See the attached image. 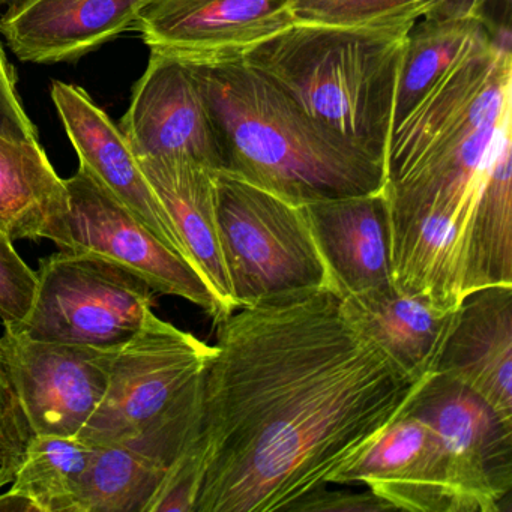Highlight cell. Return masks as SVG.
<instances>
[{
  "label": "cell",
  "mask_w": 512,
  "mask_h": 512,
  "mask_svg": "<svg viewBox=\"0 0 512 512\" xmlns=\"http://www.w3.org/2000/svg\"><path fill=\"white\" fill-rule=\"evenodd\" d=\"M511 131L491 161L479 199L467 293L488 286H512Z\"/></svg>",
  "instance_id": "7402d4cb"
},
{
  "label": "cell",
  "mask_w": 512,
  "mask_h": 512,
  "mask_svg": "<svg viewBox=\"0 0 512 512\" xmlns=\"http://www.w3.org/2000/svg\"><path fill=\"white\" fill-rule=\"evenodd\" d=\"M145 4L146 0H16L0 19V32L20 61H76L133 31Z\"/></svg>",
  "instance_id": "5bb4252c"
},
{
  "label": "cell",
  "mask_w": 512,
  "mask_h": 512,
  "mask_svg": "<svg viewBox=\"0 0 512 512\" xmlns=\"http://www.w3.org/2000/svg\"><path fill=\"white\" fill-rule=\"evenodd\" d=\"M212 353L214 346L149 311L139 334L116 350L106 394L77 437L89 443L136 439L202 376Z\"/></svg>",
  "instance_id": "ba28073f"
},
{
  "label": "cell",
  "mask_w": 512,
  "mask_h": 512,
  "mask_svg": "<svg viewBox=\"0 0 512 512\" xmlns=\"http://www.w3.org/2000/svg\"><path fill=\"white\" fill-rule=\"evenodd\" d=\"M67 203L49 218L38 239L61 250L97 254L142 277L155 293L187 299L215 323L229 314L202 275L154 235L88 170L64 179Z\"/></svg>",
  "instance_id": "52a82bcc"
},
{
  "label": "cell",
  "mask_w": 512,
  "mask_h": 512,
  "mask_svg": "<svg viewBox=\"0 0 512 512\" xmlns=\"http://www.w3.org/2000/svg\"><path fill=\"white\" fill-rule=\"evenodd\" d=\"M190 65L217 131L223 172L299 206L385 190L383 166L317 124L250 65Z\"/></svg>",
  "instance_id": "7a4b0ae2"
},
{
  "label": "cell",
  "mask_w": 512,
  "mask_h": 512,
  "mask_svg": "<svg viewBox=\"0 0 512 512\" xmlns=\"http://www.w3.org/2000/svg\"><path fill=\"white\" fill-rule=\"evenodd\" d=\"M407 410L433 428L452 512H499L512 488V422L434 373Z\"/></svg>",
  "instance_id": "9c48e42d"
},
{
  "label": "cell",
  "mask_w": 512,
  "mask_h": 512,
  "mask_svg": "<svg viewBox=\"0 0 512 512\" xmlns=\"http://www.w3.org/2000/svg\"><path fill=\"white\" fill-rule=\"evenodd\" d=\"M328 485L311 491L295 503L289 512H379L391 511V505L380 499L373 491L328 490Z\"/></svg>",
  "instance_id": "83f0119b"
},
{
  "label": "cell",
  "mask_w": 512,
  "mask_h": 512,
  "mask_svg": "<svg viewBox=\"0 0 512 512\" xmlns=\"http://www.w3.org/2000/svg\"><path fill=\"white\" fill-rule=\"evenodd\" d=\"M0 52H4V50H2V46H0Z\"/></svg>",
  "instance_id": "d6a6232c"
},
{
  "label": "cell",
  "mask_w": 512,
  "mask_h": 512,
  "mask_svg": "<svg viewBox=\"0 0 512 512\" xmlns=\"http://www.w3.org/2000/svg\"><path fill=\"white\" fill-rule=\"evenodd\" d=\"M139 164L188 262L211 287L226 313H233L238 307L221 247L215 170L182 155L143 158Z\"/></svg>",
  "instance_id": "ac0fdd59"
},
{
  "label": "cell",
  "mask_w": 512,
  "mask_h": 512,
  "mask_svg": "<svg viewBox=\"0 0 512 512\" xmlns=\"http://www.w3.org/2000/svg\"><path fill=\"white\" fill-rule=\"evenodd\" d=\"M34 305L20 326L47 343L119 349L139 334L155 290L124 266L91 253L61 250L41 260Z\"/></svg>",
  "instance_id": "5b68a950"
},
{
  "label": "cell",
  "mask_w": 512,
  "mask_h": 512,
  "mask_svg": "<svg viewBox=\"0 0 512 512\" xmlns=\"http://www.w3.org/2000/svg\"><path fill=\"white\" fill-rule=\"evenodd\" d=\"M292 0H146L134 29L152 52L188 64L241 61L292 26Z\"/></svg>",
  "instance_id": "8fae6325"
},
{
  "label": "cell",
  "mask_w": 512,
  "mask_h": 512,
  "mask_svg": "<svg viewBox=\"0 0 512 512\" xmlns=\"http://www.w3.org/2000/svg\"><path fill=\"white\" fill-rule=\"evenodd\" d=\"M407 37L395 91L394 130L437 82L491 40L481 19H422Z\"/></svg>",
  "instance_id": "44dd1931"
},
{
  "label": "cell",
  "mask_w": 512,
  "mask_h": 512,
  "mask_svg": "<svg viewBox=\"0 0 512 512\" xmlns=\"http://www.w3.org/2000/svg\"><path fill=\"white\" fill-rule=\"evenodd\" d=\"M74 512H148L166 470L125 443H91Z\"/></svg>",
  "instance_id": "603a6c76"
},
{
  "label": "cell",
  "mask_w": 512,
  "mask_h": 512,
  "mask_svg": "<svg viewBox=\"0 0 512 512\" xmlns=\"http://www.w3.org/2000/svg\"><path fill=\"white\" fill-rule=\"evenodd\" d=\"M293 22L407 32L430 13L427 0H292Z\"/></svg>",
  "instance_id": "d4e9b609"
},
{
  "label": "cell",
  "mask_w": 512,
  "mask_h": 512,
  "mask_svg": "<svg viewBox=\"0 0 512 512\" xmlns=\"http://www.w3.org/2000/svg\"><path fill=\"white\" fill-rule=\"evenodd\" d=\"M0 511H35V506L25 497L19 494L11 493L10 490L5 494H0Z\"/></svg>",
  "instance_id": "4dcf8cb0"
},
{
  "label": "cell",
  "mask_w": 512,
  "mask_h": 512,
  "mask_svg": "<svg viewBox=\"0 0 512 512\" xmlns=\"http://www.w3.org/2000/svg\"><path fill=\"white\" fill-rule=\"evenodd\" d=\"M65 203V181L40 140L0 134V230L14 242L38 241L46 221Z\"/></svg>",
  "instance_id": "ffe728a7"
},
{
  "label": "cell",
  "mask_w": 512,
  "mask_h": 512,
  "mask_svg": "<svg viewBox=\"0 0 512 512\" xmlns=\"http://www.w3.org/2000/svg\"><path fill=\"white\" fill-rule=\"evenodd\" d=\"M52 100L68 139L79 155L80 166L127 206L167 247L187 260L172 223L121 128L116 127L79 86L53 83Z\"/></svg>",
  "instance_id": "4fadbf2b"
},
{
  "label": "cell",
  "mask_w": 512,
  "mask_h": 512,
  "mask_svg": "<svg viewBox=\"0 0 512 512\" xmlns=\"http://www.w3.org/2000/svg\"><path fill=\"white\" fill-rule=\"evenodd\" d=\"M0 134L17 139H38L34 124L20 103L16 76L4 52H0Z\"/></svg>",
  "instance_id": "f1b7e54d"
},
{
  "label": "cell",
  "mask_w": 512,
  "mask_h": 512,
  "mask_svg": "<svg viewBox=\"0 0 512 512\" xmlns=\"http://www.w3.org/2000/svg\"><path fill=\"white\" fill-rule=\"evenodd\" d=\"M37 271L20 257L14 241L0 230V319L20 326L31 313L37 292Z\"/></svg>",
  "instance_id": "484cf974"
},
{
  "label": "cell",
  "mask_w": 512,
  "mask_h": 512,
  "mask_svg": "<svg viewBox=\"0 0 512 512\" xmlns=\"http://www.w3.org/2000/svg\"><path fill=\"white\" fill-rule=\"evenodd\" d=\"M409 34L293 23L241 61L317 124L386 170L398 71Z\"/></svg>",
  "instance_id": "3957f363"
},
{
  "label": "cell",
  "mask_w": 512,
  "mask_h": 512,
  "mask_svg": "<svg viewBox=\"0 0 512 512\" xmlns=\"http://www.w3.org/2000/svg\"><path fill=\"white\" fill-rule=\"evenodd\" d=\"M428 377L410 380L332 290L236 308L203 371L194 512L289 511L334 484Z\"/></svg>",
  "instance_id": "6da1fadb"
},
{
  "label": "cell",
  "mask_w": 512,
  "mask_h": 512,
  "mask_svg": "<svg viewBox=\"0 0 512 512\" xmlns=\"http://www.w3.org/2000/svg\"><path fill=\"white\" fill-rule=\"evenodd\" d=\"M31 436L0 350V488L13 481L14 470Z\"/></svg>",
  "instance_id": "4316f807"
},
{
  "label": "cell",
  "mask_w": 512,
  "mask_h": 512,
  "mask_svg": "<svg viewBox=\"0 0 512 512\" xmlns=\"http://www.w3.org/2000/svg\"><path fill=\"white\" fill-rule=\"evenodd\" d=\"M92 445L79 437L32 434L14 470L11 493L37 512H74Z\"/></svg>",
  "instance_id": "cb8c5ba5"
},
{
  "label": "cell",
  "mask_w": 512,
  "mask_h": 512,
  "mask_svg": "<svg viewBox=\"0 0 512 512\" xmlns=\"http://www.w3.org/2000/svg\"><path fill=\"white\" fill-rule=\"evenodd\" d=\"M341 305L350 322L413 382L436 373L458 310L400 292L394 284L341 298Z\"/></svg>",
  "instance_id": "d6986e66"
},
{
  "label": "cell",
  "mask_w": 512,
  "mask_h": 512,
  "mask_svg": "<svg viewBox=\"0 0 512 512\" xmlns=\"http://www.w3.org/2000/svg\"><path fill=\"white\" fill-rule=\"evenodd\" d=\"M121 131L137 160L182 155L215 172L224 170L205 95L193 68L181 59L151 50Z\"/></svg>",
  "instance_id": "7c38bea8"
},
{
  "label": "cell",
  "mask_w": 512,
  "mask_h": 512,
  "mask_svg": "<svg viewBox=\"0 0 512 512\" xmlns=\"http://www.w3.org/2000/svg\"><path fill=\"white\" fill-rule=\"evenodd\" d=\"M221 247L236 307L332 289L304 206L215 172Z\"/></svg>",
  "instance_id": "277c9868"
},
{
  "label": "cell",
  "mask_w": 512,
  "mask_h": 512,
  "mask_svg": "<svg viewBox=\"0 0 512 512\" xmlns=\"http://www.w3.org/2000/svg\"><path fill=\"white\" fill-rule=\"evenodd\" d=\"M367 485L397 511L452 512L433 428L404 410L335 478Z\"/></svg>",
  "instance_id": "2e32d148"
},
{
  "label": "cell",
  "mask_w": 512,
  "mask_h": 512,
  "mask_svg": "<svg viewBox=\"0 0 512 512\" xmlns=\"http://www.w3.org/2000/svg\"><path fill=\"white\" fill-rule=\"evenodd\" d=\"M16 0H0V4H13Z\"/></svg>",
  "instance_id": "1f68e13d"
},
{
  "label": "cell",
  "mask_w": 512,
  "mask_h": 512,
  "mask_svg": "<svg viewBox=\"0 0 512 512\" xmlns=\"http://www.w3.org/2000/svg\"><path fill=\"white\" fill-rule=\"evenodd\" d=\"M512 59L491 38L442 77L392 136L386 184L445 155L491 145L511 124Z\"/></svg>",
  "instance_id": "8992f818"
},
{
  "label": "cell",
  "mask_w": 512,
  "mask_h": 512,
  "mask_svg": "<svg viewBox=\"0 0 512 512\" xmlns=\"http://www.w3.org/2000/svg\"><path fill=\"white\" fill-rule=\"evenodd\" d=\"M436 373L512 422V286L482 287L464 296Z\"/></svg>",
  "instance_id": "9a60e30c"
},
{
  "label": "cell",
  "mask_w": 512,
  "mask_h": 512,
  "mask_svg": "<svg viewBox=\"0 0 512 512\" xmlns=\"http://www.w3.org/2000/svg\"><path fill=\"white\" fill-rule=\"evenodd\" d=\"M430 13L425 19H481L494 0H427Z\"/></svg>",
  "instance_id": "f546056e"
},
{
  "label": "cell",
  "mask_w": 512,
  "mask_h": 512,
  "mask_svg": "<svg viewBox=\"0 0 512 512\" xmlns=\"http://www.w3.org/2000/svg\"><path fill=\"white\" fill-rule=\"evenodd\" d=\"M4 329L0 350L31 433L77 437L106 394L118 349L47 343Z\"/></svg>",
  "instance_id": "30bf717a"
},
{
  "label": "cell",
  "mask_w": 512,
  "mask_h": 512,
  "mask_svg": "<svg viewBox=\"0 0 512 512\" xmlns=\"http://www.w3.org/2000/svg\"><path fill=\"white\" fill-rule=\"evenodd\" d=\"M340 298L392 286L385 191L304 205Z\"/></svg>",
  "instance_id": "e0dca14e"
}]
</instances>
